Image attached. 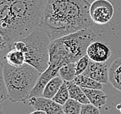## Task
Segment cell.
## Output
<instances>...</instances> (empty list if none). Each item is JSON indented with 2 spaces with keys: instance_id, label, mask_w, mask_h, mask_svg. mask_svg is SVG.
I'll return each instance as SVG.
<instances>
[{
  "instance_id": "cell-4",
  "label": "cell",
  "mask_w": 121,
  "mask_h": 114,
  "mask_svg": "<svg viewBox=\"0 0 121 114\" xmlns=\"http://www.w3.org/2000/svg\"><path fill=\"white\" fill-rule=\"evenodd\" d=\"M22 40L26 45V50L24 52L26 63L35 67L42 73L49 65L50 38L46 33L37 27Z\"/></svg>"
},
{
  "instance_id": "cell-14",
  "label": "cell",
  "mask_w": 121,
  "mask_h": 114,
  "mask_svg": "<svg viewBox=\"0 0 121 114\" xmlns=\"http://www.w3.org/2000/svg\"><path fill=\"white\" fill-rule=\"evenodd\" d=\"M73 82L77 84L81 88L86 89H102L103 88V83L96 81L93 79L90 78L84 74H80L76 76L75 77Z\"/></svg>"
},
{
  "instance_id": "cell-19",
  "label": "cell",
  "mask_w": 121,
  "mask_h": 114,
  "mask_svg": "<svg viewBox=\"0 0 121 114\" xmlns=\"http://www.w3.org/2000/svg\"><path fill=\"white\" fill-rule=\"evenodd\" d=\"M9 99L6 86L5 83V79L3 74V63L0 59V103H3Z\"/></svg>"
},
{
  "instance_id": "cell-1",
  "label": "cell",
  "mask_w": 121,
  "mask_h": 114,
  "mask_svg": "<svg viewBox=\"0 0 121 114\" xmlns=\"http://www.w3.org/2000/svg\"><path fill=\"white\" fill-rule=\"evenodd\" d=\"M87 0H48L38 28L51 41L93 25Z\"/></svg>"
},
{
  "instance_id": "cell-16",
  "label": "cell",
  "mask_w": 121,
  "mask_h": 114,
  "mask_svg": "<svg viewBox=\"0 0 121 114\" xmlns=\"http://www.w3.org/2000/svg\"><path fill=\"white\" fill-rule=\"evenodd\" d=\"M59 74L64 81H73L76 76V63H70L63 66L59 70Z\"/></svg>"
},
{
  "instance_id": "cell-5",
  "label": "cell",
  "mask_w": 121,
  "mask_h": 114,
  "mask_svg": "<svg viewBox=\"0 0 121 114\" xmlns=\"http://www.w3.org/2000/svg\"><path fill=\"white\" fill-rule=\"evenodd\" d=\"M114 6L109 0H95L90 4L91 19L97 25H106L114 16Z\"/></svg>"
},
{
  "instance_id": "cell-7",
  "label": "cell",
  "mask_w": 121,
  "mask_h": 114,
  "mask_svg": "<svg viewBox=\"0 0 121 114\" xmlns=\"http://www.w3.org/2000/svg\"><path fill=\"white\" fill-rule=\"evenodd\" d=\"M86 55L93 61L105 63L110 58L112 51L107 42L102 41H93L88 46Z\"/></svg>"
},
{
  "instance_id": "cell-25",
  "label": "cell",
  "mask_w": 121,
  "mask_h": 114,
  "mask_svg": "<svg viewBox=\"0 0 121 114\" xmlns=\"http://www.w3.org/2000/svg\"><path fill=\"white\" fill-rule=\"evenodd\" d=\"M0 114H3V112H2V107L0 104Z\"/></svg>"
},
{
  "instance_id": "cell-2",
  "label": "cell",
  "mask_w": 121,
  "mask_h": 114,
  "mask_svg": "<svg viewBox=\"0 0 121 114\" xmlns=\"http://www.w3.org/2000/svg\"><path fill=\"white\" fill-rule=\"evenodd\" d=\"M48 0H0V32L9 45L39 25Z\"/></svg>"
},
{
  "instance_id": "cell-23",
  "label": "cell",
  "mask_w": 121,
  "mask_h": 114,
  "mask_svg": "<svg viewBox=\"0 0 121 114\" xmlns=\"http://www.w3.org/2000/svg\"><path fill=\"white\" fill-rule=\"evenodd\" d=\"M30 114H46V113L41 110H36V111H34V112L31 113Z\"/></svg>"
},
{
  "instance_id": "cell-9",
  "label": "cell",
  "mask_w": 121,
  "mask_h": 114,
  "mask_svg": "<svg viewBox=\"0 0 121 114\" xmlns=\"http://www.w3.org/2000/svg\"><path fill=\"white\" fill-rule=\"evenodd\" d=\"M59 70L60 69L49 66L45 71L42 72L40 74L39 79H38L35 86L32 89L30 94H29V99L34 97V96H36V97H38V96H43L44 88L46 87V84L49 83V81L52 80V78H54L55 76H60Z\"/></svg>"
},
{
  "instance_id": "cell-18",
  "label": "cell",
  "mask_w": 121,
  "mask_h": 114,
  "mask_svg": "<svg viewBox=\"0 0 121 114\" xmlns=\"http://www.w3.org/2000/svg\"><path fill=\"white\" fill-rule=\"evenodd\" d=\"M82 103L79 101L69 98L63 107L65 114H80Z\"/></svg>"
},
{
  "instance_id": "cell-10",
  "label": "cell",
  "mask_w": 121,
  "mask_h": 114,
  "mask_svg": "<svg viewBox=\"0 0 121 114\" xmlns=\"http://www.w3.org/2000/svg\"><path fill=\"white\" fill-rule=\"evenodd\" d=\"M83 89L85 94L86 95L90 103L94 105L95 106L100 108L104 106L107 101L108 96L102 91V89H86L82 88Z\"/></svg>"
},
{
  "instance_id": "cell-3",
  "label": "cell",
  "mask_w": 121,
  "mask_h": 114,
  "mask_svg": "<svg viewBox=\"0 0 121 114\" xmlns=\"http://www.w3.org/2000/svg\"><path fill=\"white\" fill-rule=\"evenodd\" d=\"M3 74L11 102L26 103L41 73L28 63L14 66L5 61L3 62Z\"/></svg>"
},
{
  "instance_id": "cell-11",
  "label": "cell",
  "mask_w": 121,
  "mask_h": 114,
  "mask_svg": "<svg viewBox=\"0 0 121 114\" xmlns=\"http://www.w3.org/2000/svg\"><path fill=\"white\" fill-rule=\"evenodd\" d=\"M109 80L114 88L121 92V57L115 59L109 68Z\"/></svg>"
},
{
  "instance_id": "cell-21",
  "label": "cell",
  "mask_w": 121,
  "mask_h": 114,
  "mask_svg": "<svg viewBox=\"0 0 121 114\" xmlns=\"http://www.w3.org/2000/svg\"><path fill=\"white\" fill-rule=\"evenodd\" d=\"M80 114H100V112L98 107L91 103H86L82 105Z\"/></svg>"
},
{
  "instance_id": "cell-17",
  "label": "cell",
  "mask_w": 121,
  "mask_h": 114,
  "mask_svg": "<svg viewBox=\"0 0 121 114\" xmlns=\"http://www.w3.org/2000/svg\"><path fill=\"white\" fill-rule=\"evenodd\" d=\"M69 99V89H68L66 81H64L63 85L60 86V89L58 90V92L56 93V94L54 96V97L52 98V99H53L55 102H56L57 103L63 106Z\"/></svg>"
},
{
  "instance_id": "cell-22",
  "label": "cell",
  "mask_w": 121,
  "mask_h": 114,
  "mask_svg": "<svg viewBox=\"0 0 121 114\" xmlns=\"http://www.w3.org/2000/svg\"><path fill=\"white\" fill-rule=\"evenodd\" d=\"M6 46H9L8 42L5 41V39H4V37L2 36V35L0 32V50L2 49H4Z\"/></svg>"
},
{
  "instance_id": "cell-20",
  "label": "cell",
  "mask_w": 121,
  "mask_h": 114,
  "mask_svg": "<svg viewBox=\"0 0 121 114\" xmlns=\"http://www.w3.org/2000/svg\"><path fill=\"white\" fill-rule=\"evenodd\" d=\"M90 59L88 55L86 54L80 59H78L76 62V76L82 74L85 72V70L87 69L88 65L90 63Z\"/></svg>"
},
{
  "instance_id": "cell-6",
  "label": "cell",
  "mask_w": 121,
  "mask_h": 114,
  "mask_svg": "<svg viewBox=\"0 0 121 114\" xmlns=\"http://www.w3.org/2000/svg\"><path fill=\"white\" fill-rule=\"evenodd\" d=\"M29 106L35 110H41L46 114H65L62 105L57 103L52 99L43 96H34L28 99Z\"/></svg>"
},
{
  "instance_id": "cell-15",
  "label": "cell",
  "mask_w": 121,
  "mask_h": 114,
  "mask_svg": "<svg viewBox=\"0 0 121 114\" xmlns=\"http://www.w3.org/2000/svg\"><path fill=\"white\" fill-rule=\"evenodd\" d=\"M5 61L14 66H20L26 63V57L24 52L17 50L16 49H9L5 56Z\"/></svg>"
},
{
  "instance_id": "cell-13",
  "label": "cell",
  "mask_w": 121,
  "mask_h": 114,
  "mask_svg": "<svg viewBox=\"0 0 121 114\" xmlns=\"http://www.w3.org/2000/svg\"><path fill=\"white\" fill-rule=\"evenodd\" d=\"M63 82L64 80L62 79L60 76H55L52 80H50L44 88L43 96L48 99H52L54 96L56 94L58 90L60 89V86L63 85Z\"/></svg>"
},
{
  "instance_id": "cell-12",
  "label": "cell",
  "mask_w": 121,
  "mask_h": 114,
  "mask_svg": "<svg viewBox=\"0 0 121 114\" xmlns=\"http://www.w3.org/2000/svg\"><path fill=\"white\" fill-rule=\"evenodd\" d=\"M66 83H67L68 89H69V98L75 99V100H77L82 104L90 103V101L88 99L86 95L85 94L83 89L80 86H79L73 81L71 82L66 81Z\"/></svg>"
},
{
  "instance_id": "cell-24",
  "label": "cell",
  "mask_w": 121,
  "mask_h": 114,
  "mask_svg": "<svg viewBox=\"0 0 121 114\" xmlns=\"http://www.w3.org/2000/svg\"><path fill=\"white\" fill-rule=\"evenodd\" d=\"M117 109L119 110L120 112H121V103H119V104L117 105Z\"/></svg>"
},
{
  "instance_id": "cell-8",
  "label": "cell",
  "mask_w": 121,
  "mask_h": 114,
  "mask_svg": "<svg viewBox=\"0 0 121 114\" xmlns=\"http://www.w3.org/2000/svg\"><path fill=\"white\" fill-rule=\"evenodd\" d=\"M84 74L101 83H108L109 80V68L105 63H98L91 60L85 70Z\"/></svg>"
}]
</instances>
